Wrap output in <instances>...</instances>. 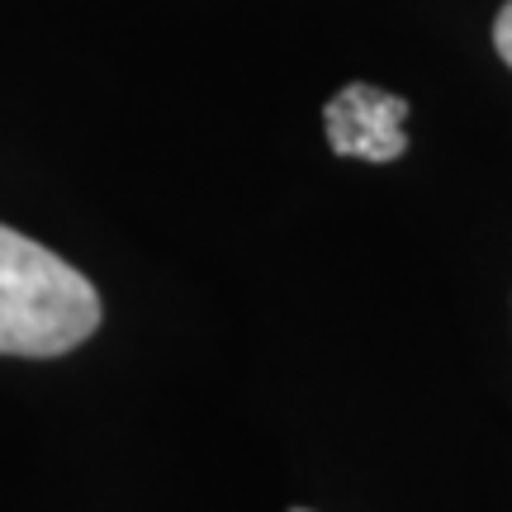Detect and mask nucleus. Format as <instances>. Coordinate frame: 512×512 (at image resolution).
Instances as JSON below:
<instances>
[{
    "mask_svg": "<svg viewBox=\"0 0 512 512\" xmlns=\"http://www.w3.org/2000/svg\"><path fill=\"white\" fill-rule=\"evenodd\" d=\"M408 100L389 95L380 86H347L328 100L323 124H328V143L337 157H361V162H394L408 152Z\"/></svg>",
    "mask_w": 512,
    "mask_h": 512,
    "instance_id": "f03ea898",
    "label": "nucleus"
},
{
    "mask_svg": "<svg viewBox=\"0 0 512 512\" xmlns=\"http://www.w3.org/2000/svg\"><path fill=\"white\" fill-rule=\"evenodd\" d=\"M294 512H304V508H294Z\"/></svg>",
    "mask_w": 512,
    "mask_h": 512,
    "instance_id": "20e7f679",
    "label": "nucleus"
},
{
    "mask_svg": "<svg viewBox=\"0 0 512 512\" xmlns=\"http://www.w3.org/2000/svg\"><path fill=\"white\" fill-rule=\"evenodd\" d=\"M100 328V294L57 252L0 223V356H62Z\"/></svg>",
    "mask_w": 512,
    "mask_h": 512,
    "instance_id": "f257e3e1",
    "label": "nucleus"
},
{
    "mask_svg": "<svg viewBox=\"0 0 512 512\" xmlns=\"http://www.w3.org/2000/svg\"><path fill=\"white\" fill-rule=\"evenodd\" d=\"M494 48H498V57L512 67V0L498 10V19H494Z\"/></svg>",
    "mask_w": 512,
    "mask_h": 512,
    "instance_id": "7ed1b4c3",
    "label": "nucleus"
}]
</instances>
